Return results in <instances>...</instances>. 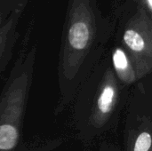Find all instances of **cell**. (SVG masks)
<instances>
[{"instance_id": "52a82bcc", "label": "cell", "mask_w": 152, "mask_h": 151, "mask_svg": "<svg viewBox=\"0 0 152 151\" xmlns=\"http://www.w3.org/2000/svg\"><path fill=\"white\" fill-rule=\"evenodd\" d=\"M11 25H12V21H9L3 28H1L0 30V52L3 50L6 37H7V34L9 29L11 28Z\"/></svg>"}, {"instance_id": "7a4b0ae2", "label": "cell", "mask_w": 152, "mask_h": 151, "mask_svg": "<svg viewBox=\"0 0 152 151\" xmlns=\"http://www.w3.org/2000/svg\"><path fill=\"white\" fill-rule=\"evenodd\" d=\"M123 44L137 79L149 74L152 65V23L151 16L144 9L139 7L126 25Z\"/></svg>"}, {"instance_id": "9c48e42d", "label": "cell", "mask_w": 152, "mask_h": 151, "mask_svg": "<svg viewBox=\"0 0 152 151\" xmlns=\"http://www.w3.org/2000/svg\"><path fill=\"white\" fill-rule=\"evenodd\" d=\"M138 1H139V0H138Z\"/></svg>"}, {"instance_id": "3957f363", "label": "cell", "mask_w": 152, "mask_h": 151, "mask_svg": "<svg viewBox=\"0 0 152 151\" xmlns=\"http://www.w3.org/2000/svg\"><path fill=\"white\" fill-rule=\"evenodd\" d=\"M27 82L26 75L14 80L1 102L0 151H12L18 143Z\"/></svg>"}, {"instance_id": "ba28073f", "label": "cell", "mask_w": 152, "mask_h": 151, "mask_svg": "<svg viewBox=\"0 0 152 151\" xmlns=\"http://www.w3.org/2000/svg\"><path fill=\"white\" fill-rule=\"evenodd\" d=\"M140 5L139 7L144 9L147 13L151 16L152 13V0H139Z\"/></svg>"}, {"instance_id": "8992f818", "label": "cell", "mask_w": 152, "mask_h": 151, "mask_svg": "<svg viewBox=\"0 0 152 151\" xmlns=\"http://www.w3.org/2000/svg\"><path fill=\"white\" fill-rule=\"evenodd\" d=\"M151 148V135L148 132H143L137 137L134 151H150Z\"/></svg>"}, {"instance_id": "5b68a950", "label": "cell", "mask_w": 152, "mask_h": 151, "mask_svg": "<svg viewBox=\"0 0 152 151\" xmlns=\"http://www.w3.org/2000/svg\"><path fill=\"white\" fill-rule=\"evenodd\" d=\"M112 62L118 78L121 79L123 82L126 84H131L137 80L132 61L126 52L123 48L117 47L113 51Z\"/></svg>"}, {"instance_id": "6da1fadb", "label": "cell", "mask_w": 152, "mask_h": 151, "mask_svg": "<svg viewBox=\"0 0 152 151\" xmlns=\"http://www.w3.org/2000/svg\"><path fill=\"white\" fill-rule=\"evenodd\" d=\"M63 50V69L73 77L82 64L95 36V20L88 0H73L68 18Z\"/></svg>"}, {"instance_id": "277c9868", "label": "cell", "mask_w": 152, "mask_h": 151, "mask_svg": "<svg viewBox=\"0 0 152 151\" xmlns=\"http://www.w3.org/2000/svg\"><path fill=\"white\" fill-rule=\"evenodd\" d=\"M118 98V85L113 74L107 73L101 91L96 100L94 121L98 125H102L111 114Z\"/></svg>"}]
</instances>
